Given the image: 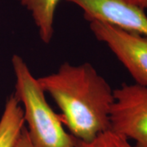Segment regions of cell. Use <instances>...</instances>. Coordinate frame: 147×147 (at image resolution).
<instances>
[{
	"label": "cell",
	"instance_id": "7a4b0ae2",
	"mask_svg": "<svg viewBox=\"0 0 147 147\" xmlns=\"http://www.w3.org/2000/svg\"><path fill=\"white\" fill-rule=\"evenodd\" d=\"M16 93L22 105L27 133L33 147H73L75 138L65 131L60 115L46 100V93L26 61L12 57Z\"/></svg>",
	"mask_w": 147,
	"mask_h": 147
},
{
	"label": "cell",
	"instance_id": "30bf717a",
	"mask_svg": "<svg viewBox=\"0 0 147 147\" xmlns=\"http://www.w3.org/2000/svg\"><path fill=\"white\" fill-rule=\"evenodd\" d=\"M128 3H131L132 5L137 6L142 9L147 8V0H123Z\"/></svg>",
	"mask_w": 147,
	"mask_h": 147
},
{
	"label": "cell",
	"instance_id": "9c48e42d",
	"mask_svg": "<svg viewBox=\"0 0 147 147\" xmlns=\"http://www.w3.org/2000/svg\"><path fill=\"white\" fill-rule=\"evenodd\" d=\"M14 147H33L30 143V141L29 136H28L26 127H23L20 136L16 140Z\"/></svg>",
	"mask_w": 147,
	"mask_h": 147
},
{
	"label": "cell",
	"instance_id": "ba28073f",
	"mask_svg": "<svg viewBox=\"0 0 147 147\" xmlns=\"http://www.w3.org/2000/svg\"><path fill=\"white\" fill-rule=\"evenodd\" d=\"M73 147H136L129 140L111 129L100 133L94 139L84 142L75 138Z\"/></svg>",
	"mask_w": 147,
	"mask_h": 147
},
{
	"label": "cell",
	"instance_id": "52a82bcc",
	"mask_svg": "<svg viewBox=\"0 0 147 147\" xmlns=\"http://www.w3.org/2000/svg\"><path fill=\"white\" fill-rule=\"evenodd\" d=\"M31 13L42 42L48 44L54 34V17L61 0H18Z\"/></svg>",
	"mask_w": 147,
	"mask_h": 147
},
{
	"label": "cell",
	"instance_id": "5b68a950",
	"mask_svg": "<svg viewBox=\"0 0 147 147\" xmlns=\"http://www.w3.org/2000/svg\"><path fill=\"white\" fill-rule=\"evenodd\" d=\"M84 11L89 21L108 23L147 37V16L144 9L123 0H66Z\"/></svg>",
	"mask_w": 147,
	"mask_h": 147
},
{
	"label": "cell",
	"instance_id": "277c9868",
	"mask_svg": "<svg viewBox=\"0 0 147 147\" xmlns=\"http://www.w3.org/2000/svg\"><path fill=\"white\" fill-rule=\"evenodd\" d=\"M90 28L128 70L136 84L147 88V37L101 21H90Z\"/></svg>",
	"mask_w": 147,
	"mask_h": 147
},
{
	"label": "cell",
	"instance_id": "3957f363",
	"mask_svg": "<svg viewBox=\"0 0 147 147\" xmlns=\"http://www.w3.org/2000/svg\"><path fill=\"white\" fill-rule=\"evenodd\" d=\"M110 120L111 130L147 147V88L124 84L114 90Z\"/></svg>",
	"mask_w": 147,
	"mask_h": 147
},
{
	"label": "cell",
	"instance_id": "8992f818",
	"mask_svg": "<svg viewBox=\"0 0 147 147\" xmlns=\"http://www.w3.org/2000/svg\"><path fill=\"white\" fill-rule=\"evenodd\" d=\"M24 127L23 109L14 93L8 97L0 119V147H14Z\"/></svg>",
	"mask_w": 147,
	"mask_h": 147
},
{
	"label": "cell",
	"instance_id": "6da1fadb",
	"mask_svg": "<svg viewBox=\"0 0 147 147\" xmlns=\"http://www.w3.org/2000/svg\"><path fill=\"white\" fill-rule=\"evenodd\" d=\"M38 80L61 110L60 118L74 138L88 142L110 129L114 90L91 64L65 62Z\"/></svg>",
	"mask_w": 147,
	"mask_h": 147
}]
</instances>
